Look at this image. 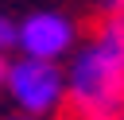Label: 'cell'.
I'll use <instances>...</instances> for the list:
<instances>
[{"label":"cell","mask_w":124,"mask_h":120,"mask_svg":"<svg viewBox=\"0 0 124 120\" xmlns=\"http://www.w3.org/2000/svg\"><path fill=\"white\" fill-rule=\"evenodd\" d=\"M66 97L74 120H120L124 116V46L97 31L66 74Z\"/></svg>","instance_id":"obj_1"},{"label":"cell","mask_w":124,"mask_h":120,"mask_svg":"<svg viewBox=\"0 0 124 120\" xmlns=\"http://www.w3.org/2000/svg\"><path fill=\"white\" fill-rule=\"evenodd\" d=\"M4 89L23 116H46L66 101V74L46 58H16L4 66Z\"/></svg>","instance_id":"obj_2"},{"label":"cell","mask_w":124,"mask_h":120,"mask_svg":"<svg viewBox=\"0 0 124 120\" xmlns=\"http://www.w3.org/2000/svg\"><path fill=\"white\" fill-rule=\"evenodd\" d=\"M74 19L62 15V12H31L23 23H19V39L16 46L27 54V58H46V62H58L70 46H74Z\"/></svg>","instance_id":"obj_3"},{"label":"cell","mask_w":124,"mask_h":120,"mask_svg":"<svg viewBox=\"0 0 124 120\" xmlns=\"http://www.w3.org/2000/svg\"><path fill=\"white\" fill-rule=\"evenodd\" d=\"M16 39H19V23L12 15H0V54H8L16 46Z\"/></svg>","instance_id":"obj_4"},{"label":"cell","mask_w":124,"mask_h":120,"mask_svg":"<svg viewBox=\"0 0 124 120\" xmlns=\"http://www.w3.org/2000/svg\"><path fill=\"white\" fill-rule=\"evenodd\" d=\"M97 31H105L108 39H116V43L124 46V12H116V15H105V23H101Z\"/></svg>","instance_id":"obj_5"},{"label":"cell","mask_w":124,"mask_h":120,"mask_svg":"<svg viewBox=\"0 0 124 120\" xmlns=\"http://www.w3.org/2000/svg\"><path fill=\"white\" fill-rule=\"evenodd\" d=\"M101 8H105V15H116V12H124V0H101Z\"/></svg>","instance_id":"obj_6"},{"label":"cell","mask_w":124,"mask_h":120,"mask_svg":"<svg viewBox=\"0 0 124 120\" xmlns=\"http://www.w3.org/2000/svg\"><path fill=\"white\" fill-rule=\"evenodd\" d=\"M4 66H8V62H4V54H0V89H4Z\"/></svg>","instance_id":"obj_7"},{"label":"cell","mask_w":124,"mask_h":120,"mask_svg":"<svg viewBox=\"0 0 124 120\" xmlns=\"http://www.w3.org/2000/svg\"><path fill=\"white\" fill-rule=\"evenodd\" d=\"M8 120H39V116H23V112H19V116H8Z\"/></svg>","instance_id":"obj_8"},{"label":"cell","mask_w":124,"mask_h":120,"mask_svg":"<svg viewBox=\"0 0 124 120\" xmlns=\"http://www.w3.org/2000/svg\"><path fill=\"white\" fill-rule=\"evenodd\" d=\"M120 120H124V116H120Z\"/></svg>","instance_id":"obj_9"}]
</instances>
